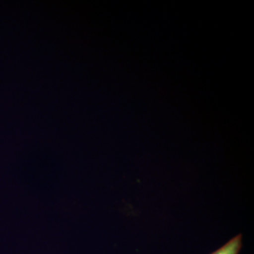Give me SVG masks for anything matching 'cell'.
I'll use <instances>...</instances> for the list:
<instances>
[{
	"label": "cell",
	"instance_id": "6da1fadb",
	"mask_svg": "<svg viewBox=\"0 0 254 254\" xmlns=\"http://www.w3.org/2000/svg\"><path fill=\"white\" fill-rule=\"evenodd\" d=\"M242 247V235L239 234L232 238L225 245L210 254H238Z\"/></svg>",
	"mask_w": 254,
	"mask_h": 254
}]
</instances>
